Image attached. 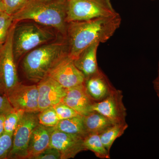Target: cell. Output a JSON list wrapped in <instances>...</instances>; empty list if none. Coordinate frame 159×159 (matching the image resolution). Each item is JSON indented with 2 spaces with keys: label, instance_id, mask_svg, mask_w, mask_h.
<instances>
[{
  "label": "cell",
  "instance_id": "1",
  "mask_svg": "<svg viewBox=\"0 0 159 159\" xmlns=\"http://www.w3.org/2000/svg\"><path fill=\"white\" fill-rule=\"evenodd\" d=\"M121 23L119 13L112 16L68 23L66 37L69 56L75 59L95 42L105 43L113 35Z\"/></svg>",
  "mask_w": 159,
  "mask_h": 159
},
{
  "label": "cell",
  "instance_id": "2",
  "mask_svg": "<svg viewBox=\"0 0 159 159\" xmlns=\"http://www.w3.org/2000/svg\"><path fill=\"white\" fill-rule=\"evenodd\" d=\"M68 0H29L25 6L12 15L13 21L30 20L51 27L66 37Z\"/></svg>",
  "mask_w": 159,
  "mask_h": 159
},
{
  "label": "cell",
  "instance_id": "3",
  "mask_svg": "<svg viewBox=\"0 0 159 159\" xmlns=\"http://www.w3.org/2000/svg\"><path fill=\"white\" fill-rule=\"evenodd\" d=\"M68 53L66 41L48 43L38 47L25 55L22 68L26 78L39 83L61 57Z\"/></svg>",
  "mask_w": 159,
  "mask_h": 159
},
{
  "label": "cell",
  "instance_id": "4",
  "mask_svg": "<svg viewBox=\"0 0 159 159\" xmlns=\"http://www.w3.org/2000/svg\"><path fill=\"white\" fill-rule=\"evenodd\" d=\"M52 31L35 23L16 24L13 33V51L16 62L33 49L55 38Z\"/></svg>",
  "mask_w": 159,
  "mask_h": 159
},
{
  "label": "cell",
  "instance_id": "5",
  "mask_svg": "<svg viewBox=\"0 0 159 159\" xmlns=\"http://www.w3.org/2000/svg\"><path fill=\"white\" fill-rule=\"evenodd\" d=\"M117 14L110 0H68L66 21L88 20Z\"/></svg>",
  "mask_w": 159,
  "mask_h": 159
},
{
  "label": "cell",
  "instance_id": "6",
  "mask_svg": "<svg viewBox=\"0 0 159 159\" xmlns=\"http://www.w3.org/2000/svg\"><path fill=\"white\" fill-rule=\"evenodd\" d=\"M13 23L5 43L0 47V93L7 95L20 83L13 51Z\"/></svg>",
  "mask_w": 159,
  "mask_h": 159
},
{
  "label": "cell",
  "instance_id": "7",
  "mask_svg": "<svg viewBox=\"0 0 159 159\" xmlns=\"http://www.w3.org/2000/svg\"><path fill=\"white\" fill-rule=\"evenodd\" d=\"M38 114L25 112L13 134L12 145L8 159H26L31 134L39 124Z\"/></svg>",
  "mask_w": 159,
  "mask_h": 159
},
{
  "label": "cell",
  "instance_id": "8",
  "mask_svg": "<svg viewBox=\"0 0 159 159\" xmlns=\"http://www.w3.org/2000/svg\"><path fill=\"white\" fill-rule=\"evenodd\" d=\"M48 76L66 89L84 83L85 77L74 64V59L66 53L53 66Z\"/></svg>",
  "mask_w": 159,
  "mask_h": 159
},
{
  "label": "cell",
  "instance_id": "9",
  "mask_svg": "<svg viewBox=\"0 0 159 159\" xmlns=\"http://www.w3.org/2000/svg\"><path fill=\"white\" fill-rule=\"evenodd\" d=\"M92 110L103 115L114 124L126 122L127 112L123 101L122 92L120 90L116 89L103 100L94 102Z\"/></svg>",
  "mask_w": 159,
  "mask_h": 159
},
{
  "label": "cell",
  "instance_id": "10",
  "mask_svg": "<svg viewBox=\"0 0 159 159\" xmlns=\"http://www.w3.org/2000/svg\"><path fill=\"white\" fill-rule=\"evenodd\" d=\"M6 96L15 109L27 113L39 112L37 85H26L20 83Z\"/></svg>",
  "mask_w": 159,
  "mask_h": 159
},
{
  "label": "cell",
  "instance_id": "11",
  "mask_svg": "<svg viewBox=\"0 0 159 159\" xmlns=\"http://www.w3.org/2000/svg\"><path fill=\"white\" fill-rule=\"evenodd\" d=\"M84 137L63 132L54 129L51 136L50 147L56 148L61 154V159L74 158L80 152L85 150Z\"/></svg>",
  "mask_w": 159,
  "mask_h": 159
},
{
  "label": "cell",
  "instance_id": "12",
  "mask_svg": "<svg viewBox=\"0 0 159 159\" xmlns=\"http://www.w3.org/2000/svg\"><path fill=\"white\" fill-rule=\"evenodd\" d=\"M37 86L39 112L62 102L65 97L66 89L48 76L38 83Z\"/></svg>",
  "mask_w": 159,
  "mask_h": 159
},
{
  "label": "cell",
  "instance_id": "13",
  "mask_svg": "<svg viewBox=\"0 0 159 159\" xmlns=\"http://www.w3.org/2000/svg\"><path fill=\"white\" fill-rule=\"evenodd\" d=\"M95 102L88 93L84 83L67 89L65 97L62 101L82 116L92 112V106Z\"/></svg>",
  "mask_w": 159,
  "mask_h": 159
},
{
  "label": "cell",
  "instance_id": "14",
  "mask_svg": "<svg viewBox=\"0 0 159 159\" xmlns=\"http://www.w3.org/2000/svg\"><path fill=\"white\" fill-rule=\"evenodd\" d=\"M84 84L88 93L96 102L103 100L116 89L100 69L97 74L85 79Z\"/></svg>",
  "mask_w": 159,
  "mask_h": 159
},
{
  "label": "cell",
  "instance_id": "15",
  "mask_svg": "<svg viewBox=\"0 0 159 159\" xmlns=\"http://www.w3.org/2000/svg\"><path fill=\"white\" fill-rule=\"evenodd\" d=\"M54 129V127L40 124L34 129L28 145L26 159H34L50 147L51 134Z\"/></svg>",
  "mask_w": 159,
  "mask_h": 159
},
{
  "label": "cell",
  "instance_id": "16",
  "mask_svg": "<svg viewBox=\"0 0 159 159\" xmlns=\"http://www.w3.org/2000/svg\"><path fill=\"white\" fill-rule=\"evenodd\" d=\"M100 43L99 41L93 43L74 59V64L82 72L85 79L97 74L100 70L97 61V49Z\"/></svg>",
  "mask_w": 159,
  "mask_h": 159
},
{
  "label": "cell",
  "instance_id": "17",
  "mask_svg": "<svg viewBox=\"0 0 159 159\" xmlns=\"http://www.w3.org/2000/svg\"><path fill=\"white\" fill-rule=\"evenodd\" d=\"M83 119L84 128L88 134H99L115 124L103 115L95 111L84 116Z\"/></svg>",
  "mask_w": 159,
  "mask_h": 159
},
{
  "label": "cell",
  "instance_id": "18",
  "mask_svg": "<svg viewBox=\"0 0 159 159\" xmlns=\"http://www.w3.org/2000/svg\"><path fill=\"white\" fill-rule=\"evenodd\" d=\"M54 128L66 133L79 135L84 137L88 134L84 125L83 116H80L60 120Z\"/></svg>",
  "mask_w": 159,
  "mask_h": 159
},
{
  "label": "cell",
  "instance_id": "19",
  "mask_svg": "<svg viewBox=\"0 0 159 159\" xmlns=\"http://www.w3.org/2000/svg\"><path fill=\"white\" fill-rule=\"evenodd\" d=\"M83 145L85 150L93 152L100 159H110V152L102 144L99 134L91 133L84 138Z\"/></svg>",
  "mask_w": 159,
  "mask_h": 159
},
{
  "label": "cell",
  "instance_id": "20",
  "mask_svg": "<svg viewBox=\"0 0 159 159\" xmlns=\"http://www.w3.org/2000/svg\"><path fill=\"white\" fill-rule=\"evenodd\" d=\"M128 127L126 122L115 124L99 134L102 144L109 152L116 139L122 135Z\"/></svg>",
  "mask_w": 159,
  "mask_h": 159
},
{
  "label": "cell",
  "instance_id": "21",
  "mask_svg": "<svg viewBox=\"0 0 159 159\" xmlns=\"http://www.w3.org/2000/svg\"><path fill=\"white\" fill-rule=\"evenodd\" d=\"M25 112L20 110H12L9 113L6 114L4 122L5 133L12 135Z\"/></svg>",
  "mask_w": 159,
  "mask_h": 159
},
{
  "label": "cell",
  "instance_id": "22",
  "mask_svg": "<svg viewBox=\"0 0 159 159\" xmlns=\"http://www.w3.org/2000/svg\"><path fill=\"white\" fill-rule=\"evenodd\" d=\"M38 117L39 124L48 127H55L60 121L53 107L39 112Z\"/></svg>",
  "mask_w": 159,
  "mask_h": 159
},
{
  "label": "cell",
  "instance_id": "23",
  "mask_svg": "<svg viewBox=\"0 0 159 159\" xmlns=\"http://www.w3.org/2000/svg\"><path fill=\"white\" fill-rule=\"evenodd\" d=\"M13 23L12 16L5 11L0 13V47L6 41Z\"/></svg>",
  "mask_w": 159,
  "mask_h": 159
},
{
  "label": "cell",
  "instance_id": "24",
  "mask_svg": "<svg viewBox=\"0 0 159 159\" xmlns=\"http://www.w3.org/2000/svg\"><path fill=\"white\" fill-rule=\"evenodd\" d=\"M13 135L4 133L0 135V159H8L12 145Z\"/></svg>",
  "mask_w": 159,
  "mask_h": 159
},
{
  "label": "cell",
  "instance_id": "25",
  "mask_svg": "<svg viewBox=\"0 0 159 159\" xmlns=\"http://www.w3.org/2000/svg\"><path fill=\"white\" fill-rule=\"evenodd\" d=\"M59 120L68 119L80 116L70 107L61 102L53 106Z\"/></svg>",
  "mask_w": 159,
  "mask_h": 159
},
{
  "label": "cell",
  "instance_id": "26",
  "mask_svg": "<svg viewBox=\"0 0 159 159\" xmlns=\"http://www.w3.org/2000/svg\"><path fill=\"white\" fill-rule=\"evenodd\" d=\"M29 0H2L5 12L13 15L25 6Z\"/></svg>",
  "mask_w": 159,
  "mask_h": 159
},
{
  "label": "cell",
  "instance_id": "27",
  "mask_svg": "<svg viewBox=\"0 0 159 159\" xmlns=\"http://www.w3.org/2000/svg\"><path fill=\"white\" fill-rule=\"evenodd\" d=\"M34 159H61V154L56 148L49 147Z\"/></svg>",
  "mask_w": 159,
  "mask_h": 159
},
{
  "label": "cell",
  "instance_id": "28",
  "mask_svg": "<svg viewBox=\"0 0 159 159\" xmlns=\"http://www.w3.org/2000/svg\"><path fill=\"white\" fill-rule=\"evenodd\" d=\"M13 109L7 96L0 93V115H6Z\"/></svg>",
  "mask_w": 159,
  "mask_h": 159
},
{
  "label": "cell",
  "instance_id": "29",
  "mask_svg": "<svg viewBox=\"0 0 159 159\" xmlns=\"http://www.w3.org/2000/svg\"><path fill=\"white\" fill-rule=\"evenodd\" d=\"M153 86L155 92L156 93L158 98L159 99V66H158V70L157 75L155 79L154 80L153 82Z\"/></svg>",
  "mask_w": 159,
  "mask_h": 159
},
{
  "label": "cell",
  "instance_id": "30",
  "mask_svg": "<svg viewBox=\"0 0 159 159\" xmlns=\"http://www.w3.org/2000/svg\"><path fill=\"white\" fill-rule=\"evenodd\" d=\"M6 115H0V135L5 133L4 130V122Z\"/></svg>",
  "mask_w": 159,
  "mask_h": 159
},
{
  "label": "cell",
  "instance_id": "31",
  "mask_svg": "<svg viewBox=\"0 0 159 159\" xmlns=\"http://www.w3.org/2000/svg\"><path fill=\"white\" fill-rule=\"evenodd\" d=\"M3 11H5V10H4V6H3L2 0H0V13H1V12H3Z\"/></svg>",
  "mask_w": 159,
  "mask_h": 159
},
{
  "label": "cell",
  "instance_id": "32",
  "mask_svg": "<svg viewBox=\"0 0 159 159\" xmlns=\"http://www.w3.org/2000/svg\"><path fill=\"white\" fill-rule=\"evenodd\" d=\"M152 1H157V0H152ZM158 1H159V0H158Z\"/></svg>",
  "mask_w": 159,
  "mask_h": 159
},
{
  "label": "cell",
  "instance_id": "33",
  "mask_svg": "<svg viewBox=\"0 0 159 159\" xmlns=\"http://www.w3.org/2000/svg\"><path fill=\"white\" fill-rule=\"evenodd\" d=\"M158 66H159V64H158Z\"/></svg>",
  "mask_w": 159,
  "mask_h": 159
}]
</instances>
